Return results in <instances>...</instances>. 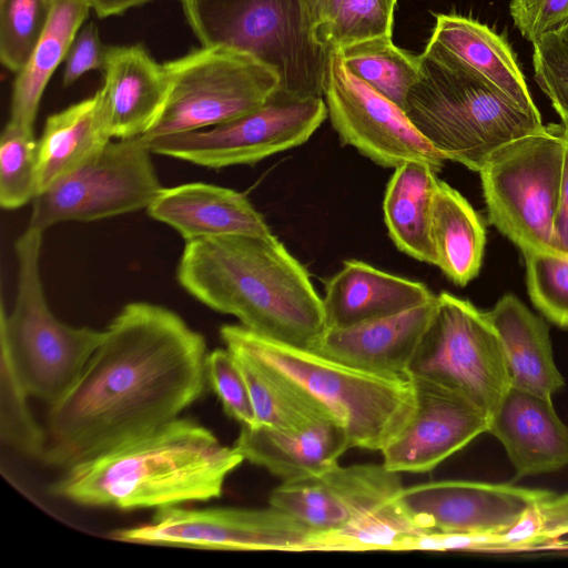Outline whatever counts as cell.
<instances>
[{"label": "cell", "instance_id": "6da1fadb", "mask_svg": "<svg viewBox=\"0 0 568 568\" xmlns=\"http://www.w3.org/2000/svg\"><path fill=\"white\" fill-rule=\"evenodd\" d=\"M204 336L175 312L123 306L71 390L49 406L42 460L62 470L179 417L207 384Z\"/></svg>", "mask_w": 568, "mask_h": 568}, {"label": "cell", "instance_id": "7a4b0ae2", "mask_svg": "<svg viewBox=\"0 0 568 568\" xmlns=\"http://www.w3.org/2000/svg\"><path fill=\"white\" fill-rule=\"evenodd\" d=\"M176 274L202 304L266 338L311 348L326 329L307 270L273 234L185 242Z\"/></svg>", "mask_w": 568, "mask_h": 568}, {"label": "cell", "instance_id": "3957f363", "mask_svg": "<svg viewBox=\"0 0 568 568\" xmlns=\"http://www.w3.org/2000/svg\"><path fill=\"white\" fill-rule=\"evenodd\" d=\"M243 460L209 428L179 417L63 469L49 491L88 507L159 510L219 498Z\"/></svg>", "mask_w": 568, "mask_h": 568}, {"label": "cell", "instance_id": "277c9868", "mask_svg": "<svg viewBox=\"0 0 568 568\" xmlns=\"http://www.w3.org/2000/svg\"><path fill=\"white\" fill-rule=\"evenodd\" d=\"M404 111L447 161L479 172L501 146L540 130L538 110L520 106L465 61L428 40Z\"/></svg>", "mask_w": 568, "mask_h": 568}, {"label": "cell", "instance_id": "5b68a950", "mask_svg": "<svg viewBox=\"0 0 568 568\" xmlns=\"http://www.w3.org/2000/svg\"><path fill=\"white\" fill-rule=\"evenodd\" d=\"M226 348L242 352L298 386L346 432L351 448L382 450L415 407L407 376L368 373L302 348L266 338L240 325H223Z\"/></svg>", "mask_w": 568, "mask_h": 568}, {"label": "cell", "instance_id": "8992f818", "mask_svg": "<svg viewBox=\"0 0 568 568\" xmlns=\"http://www.w3.org/2000/svg\"><path fill=\"white\" fill-rule=\"evenodd\" d=\"M42 239L28 226L14 244L17 294L9 314L1 307L0 353L30 397L51 406L75 385L104 331L68 325L51 311L40 276Z\"/></svg>", "mask_w": 568, "mask_h": 568}, {"label": "cell", "instance_id": "52a82bcc", "mask_svg": "<svg viewBox=\"0 0 568 568\" xmlns=\"http://www.w3.org/2000/svg\"><path fill=\"white\" fill-rule=\"evenodd\" d=\"M202 47L250 54L270 67L280 88L323 98L328 49L301 0H181Z\"/></svg>", "mask_w": 568, "mask_h": 568}, {"label": "cell", "instance_id": "ba28073f", "mask_svg": "<svg viewBox=\"0 0 568 568\" xmlns=\"http://www.w3.org/2000/svg\"><path fill=\"white\" fill-rule=\"evenodd\" d=\"M567 124H548L498 149L480 174L488 220L523 253L552 246Z\"/></svg>", "mask_w": 568, "mask_h": 568}, {"label": "cell", "instance_id": "9c48e42d", "mask_svg": "<svg viewBox=\"0 0 568 568\" xmlns=\"http://www.w3.org/2000/svg\"><path fill=\"white\" fill-rule=\"evenodd\" d=\"M168 98L151 139L215 126L261 106L280 87L274 70L254 57L201 47L165 62Z\"/></svg>", "mask_w": 568, "mask_h": 568}, {"label": "cell", "instance_id": "30bf717a", "mask_svg": "<svg viewBox=\"0 0 568 568\" xmlns=\"http://www.w3.org/2000/svg\"><path fill=\"white\" fill-rule=\"evenodd\" d=\"M406 375L449 388L488 414L510 377L503 342L486 312L442 292Z\"/></svg>", "mask_w": 568, "mask_h": 568}, {"label": "cell", "instance_id": "8fae6325", "mask_svg": "<svg viewBox=\"0 0 568 568\" xmlns=\"http://www.w3.org/2000/svg\"><path fill=\"white\" fill-rule=\"evenodd\" d=\"M326 116L323 98L300 97L278 87L261 106L232 121L144 139L153 154L209 169L252 165L305 143Z\"/></svg>", "mask_w": 568, "mask_h": 568}, {"label": "cell", "instance_id": "7c38bea8", "mask_svg": "<svg viewBox=\"0 0 568 568\" xmlns=\"http://www.w3.org/2000/svg\"><path fill=\"white\" fill-rule=\"evenodd\" d=\"M144 136L115 139L32 201L28 226L91 222L148 209L163 186Z\"/></svg>", "mask_w": 568, "mask_h": 568}, {"label": "cell", "instance_id": "4fadbf2b", "mask_svg": "<svg viewBox=\"0 0 568 568\" xmlns=\"http://www.w3.org/2000/svg\"><path fill=\"white\" fill-rule=\"evenodd\" d=\"M313 535L272 506L263 509L174 506L156 510L148 524L112 531V538L123 542L248 551H311Z\"/></svg>", "mask_w": 568, "mask_h": 568}, {"label": "cell", "instance_id": "5bb4252c", "mask_svg": "<svg viewBox=\"0 0 568 568\" xmlns=\"http://www.w3.org/2000/svg\"><path fill=\"white\" fill-rule=\"evenodd\" d=\"M327 115L344 144L374 163L396 168L408 161L438 173L446 161L415 129L405 111L355 77L328 49L324 85Z\"/></svg>", "mask_w": 568, "mask_h": 568}, {"label": "cell", "instance_id": "9a60e30c", "mask_svg": "<svg viewBox=\"0 0 568 568\" xmlns=\"http://www.w3.org/2000/svg\"><path fill=\"white\" fill-rule=\"evenodd\" d=\"M551 494L508 484L440 480L404 487L398 501L426 534L500 536L531 504Z\"/></svg>", "mask_w": 568, "mask_h": 568}, {"label": "cell", "instance_id": "2e32d148", "mask_svg": "<svg viewBox=\"0 0 568 568\" xmlns=\"http://www.w3.org/2000/svg\"><path fill=\"white\" fill-rule=\"evenodd\" d=\"M398 473L382 464H338L317 475L282 481L270 506L317 534L336 531L403 489Z\"/></svg>", "mask_w": 568, "mask_h": 568}, {"label": "cell", "instance_id": "e0dca14e", "mask_svg": "<svg viewBox=\"0 0 568 568\" xmlns=\"http://www.w3.org/2000/svg\"><path fill=\"white\" fill-rule=\"evenodd\" d=\"M410 379L415 390L413 413L381 453L389 470L423 474L487 433L489 416L449 388Z\"/></svg>", "mask_w": 568, "mask_h": 568}, {"label": "cell", "instance_id": "ac0fdd59", "mask_svg": "<svg viewBox=\"0 0 568 568\" xmlns=\"http://www.w3.org/2000/svg\"><path fill=\"white\" fill-rule=\"evenodd\" d=\"M436 297L395 315L326 328L310 349L368 373L404 376L433 317Z\"/></svg>", "mask_w": 568, "mask_h": 568}, {"label": "cell", "instance_id": "d6986e66", "mask_svg": "<svg viewBox=\"0 0 568 568\" xmlns=\"http://www.w3.org/2000/svg\"><path fill=\"white\" fill-rule=\"evenodd\" d=\"M102 72L98 94L109 134L112 139L144 136L166 102L164 65L141 44L111 45Z\"/></svg>", "mask_w": 568, "mask_h": 568}, {"label": "cell", "instance_id": "ffe728a7", "mask_svg": "<svg viewBox=\"0 0 568 568\" xmlns=\"http://www.w3.org/2000/svg\"><path fill=\"white\" fill-rule=\"evenodd\" d=\"M488 433L503 444L521 476L568 465V427L551 397L510 386L489 415Z\"/></svg>", "mask_w": 568, "mask_h": 568}, {"label": "cell", "instance_id": "44dd1931", "mask_svg": "<svg viewBox=\"0 0 568 568\" xmlns=\"http://www.w3.org/2000/svg\"><path fill=\"white\" fill-rule=\"evenodd\" d=\"M234 447L244 460L290 481L337 465L351 444L344 428L325 415L292 429L241 426Z\"/></svg>", "mask_w": 568, "mask_h": 568}, {"label": "cell", "instance_id": "7402d4cb", "mask_svg": "<svg viewBox=\"0 0 568 568\" xmlns=\"http://www.w3.org/2000/svg\"><path fill=\"white\" fill-rule=\"evenodd\" d=\"M146 211L185 242L225 235H272L262 214L244 194L209 183L163 187Z\"/></svg>", "mask_w": 568, "mask_h": 568}, {"label": "cell", "instance_id": "603a6c76", "mask_svg": "<svg viewBox=\"0 0 568 568\" xmlns=\"http://www.w3.org/2000/svg\"><path fill=\"white\" fill-rule=\"evenodd\" d=\"M436 295L420 282L386 273L363 261H345L325 285L326 328H343L402 313Z\"/></svg>", "mask_w": 568, "mask_h": 568}, {"label": "cell", "instance_id": "cb8c5ba5", "mask_svg": "<svg viewBox=\"0 0 568 568\" xmlns=\"http://www.w3.org/2000/svg\"><path fill=\"white\" fill-rule=\"evenodd\" d=\"M486 314L503 342L510 386L545 397L564 386L541 317L513 294H505Z\"/></svg>", "mask_w": 568, "mask_h": 568}, {"label": "cell", "instance_id": "d4e9b609", "mask_svg": "<svg viewBox=\"0 0 568 568\" xmlns=\"http://www.w3.org/2000/svg\"><path fill=\"white\" fill-rule=\"evenodd\" d=\"M111 140L98 92L48 116L38 139L39 194L85 164Z\"/></svg>", "mask_w": 568, "mask_h": 568}, {"label": "cell", "instance_id": "484cf974", "mask_svg": "<svg viewBox=\"0 0 568 568\" xmlns=\"http://www.w3.org/2000/svg\"><path fill=\"white\" fill-rule=\"evenodd\" d=\"M430 235L436 266L456 285L465 286L479 273L486 231L469 202L437 179L432 201Z\"/></svg>", "mask_w": 568, "mask_h": 568}, {"label": "cell", "instance_id": "4316f807", "mask_svg": "<svg viewBox=\"0 0 568 568\" xmlns=\"http://www.w3.org/2000/svg\"><path fill=\"white\" fill-rule=\"evenodd\" d=\"M85 0H51L45 29L12 89L10 120L33 130L40 100L52 74L90 13Z\"/></svg>", "mask_w": 568, "mask_h": 568}, {"label": "cell", "instance_id": "83f0119b", "mask_svg": "<svg viewBox=\"0 0 568 568\" xmlns=\"http://www.w3.org/2000/svg\"><path fill=\"white\" fill-rule=\"evenodd\" d=\"M429 40L473 67L520 106L537 110L509 44L487 26L458 14H437Z\"/></svg>", "mask_w": 568, "mask_h": 568}, {"label": "cell", "instance_id": "f1b7e54d", "mask_svg": "<svg viewBox=\"0 0 568 568\" xmlns=\"http://www.w3.org/2000/svg\"><path fill=\"white\" fill-rule=\"evenodd\" d=\"M436 172L418 161L395 168L383 201L388 234L403 253L417 261L436 264L430 235L432 201Z\"/></svg>", "mask_w": 568, "mask_h": 568}, {"label": "cell", "instance_id": "f546056e", "mask_svg": "<svg viewBox=\"0 0 568 568\" xmlns=\"http://www.w3.org/2000/svg\"><path fill=\"white\" fill-rule=\"evenodd\" d=\"M231 352L248 386L255 415L254 426L292 429L321 416H329L284 376L242 352Z\"/></svg>", "mask_w": 568, "mask_h": 568}, {"label": "cell", "instance_id": "4dcf8cb0", "mask_svg": "<svg viewBox=\"0 0 568 568\" xmlns=\"http://www.w3.org/2000/svg\"><path fill=\"white\" fill-rule=\"evenodd\" d=\"M336 51L355 77L404 110L407 95L419 78V55L398 48L389 36Z\"/></svg>", "mask_w": 568, "mask_h": 568}, {"label": "cell", "instance_id": "1f68e13d", "mask_svg": "<svg viewBox=\"0 0 568 568\" xmlns=\"http://www.w3.org/2000/svg\"><path fill=\"white\" fill-rule=\"evenodd\" d=\"M398 495L342 529L313 535L311 551H402L408 539L426 532L406 515Z\"/></svg>", "mask_w": 568, "mask_h": 568}, {"label": "cell", "instance_id": "d6a6232c", "mask_svg": "<svg viewBox=\"0 0 568 568\" xmlns=\"http://www.w3.org/2000/svg\"><path fill=\"white\" fill-rule=\"evenodd\" d=\"M38 194V140L33 130L9 120L0 136V204L19 209Z\"/></svg>", "mask_w": 568, "mask_h": 568}, {"label": "cell", "instance_id": "836d02e7", "mask_svg": "<svg viewBox=\"0 0 568 568\" xmlns=\"http://www.w3.org/2000/svg\"><path fill=\"white\" fill-rule=\"evenodd\" d=\"M51 0H0V60L19 73L49 20Z\"/></svg>", "mask_w": 568, "mask_h": 568}, {"label": "cell", "instance_id": "e575fe53", "mask_svg": "<svg viewBox=\"0 0 568 568\" xmlns=\"http://www.w3.org/2000/svg\"><path fill=\"white\" fill-rule=\"evenodd\" d=\"M0 375L2 443L24 456L42 459L45 447L44 427L37 424L29 407L30 395L2 355Z\"/></svg>", "mask_w": 568, "mask_h": 568}, {"label": "cell", "instance_id": "d590c367", "mask_svg": "<svg viewBox=\"0 0 568 568\" xmlns=\"http://www.w3.org/2000/svg\"><path fill=\"white\" fill-rule=\"evenodd\" d=\"M395 9L388 0H343L331 23L317 31L327 49L372 38L392 37Z\"/></svg>", "mask_w": 568, "mask_h": 568}, {"label": "cell", "instance_id": "8d00e7d4", "mask_svg": "<svg viewBox=\"0 0 568 568\" xmlns=\"http://www.w3.org/2000/svg\"><path fill=\"white\" fill-rule=\"evenodd\" d=\"M568 534V494L554 493L531 504L505 534L516 550L560 547Z\"/></svg>", "mask_w": 568, "mask_h": 568}, {"label": "cell", "instance_id": "74e56055", "mask_svg": "<svg viewBox=\"0 0 568 568\" xmlns=\"http://www.w3.org/2000/svg\"><path fill=\"white\" fill-rule=\"evenodd\" d=\"M525 261L531 302L554 324L568 328V261L546 254Z\"/></svg>", "mask_w": 568, "mask_h": 568}, {"label": "cell", "instance_id": "f35d334b", "mask_svg": "<svg viewBox=\"0 0 568 568\" xmlns=\"http://www.w3.org/2000/svg\"><path fill=\"white\" fill-rule=\"evenodd\" d=\"M535 80L568 125V24L534 43Z\"/></svg>", "mask_w": 568, "mask_h": 568}, {"label": "cell", "instance_id": "ab89813d", "mask_svg": "<svg viewBox=\"0 0 568 568\" xmlns=\"http://www.w3.org/2000/svg\"><path fill=\"white\" fill-rule=\"evenodd\" d=\"M206 376L226 415L241 426H254L255 415L248 386L234 354L229 348L209 352Z\"/></svg>", "mask_w": 568, "mask_h": 568}, {"label": "cell", "instance_id": "60d3db41", "mask_svg": "<svg viewBox=\"0 0 568 568\" xmlns=\"http://www.w3.org/2000/svg\"><path fill=\"white\" fill-rule=\"evenodd\" d=\"M509 10L515 27L532 44L568 24V0H511Z\"/></svg>", "mask_w": 568, "mask_h": 568}, {"label": "cell", "instance_id": "b9f144b4", "mask_svg": "<svg viewBox=\"0 0 568 568\" xmlns=\"http://www.w3.org/2000/svg\"><path fill=\"white\" fill-rule=\"evenodd\" d=\"M106 49L108 47L101 41L94 22L82 26L64 60L63 87L72 85L89 71H102L105 63Z\"/></svg>", "mask_w": 568, "mask_h": 568}, {"label": "cell", "instance_id": "7bdbcfd3", "mask_svg": "<svg viewBox=\"0 0 568 568\" xmlns=\"http://www.w3.org/2000/svg\"><path fill=\"white\" fill-rule=\"evenodd\" d=\"M404 550H475V551H517L505 537L456 534H423L408 539Z\"/></svg>", "mask_w": 568, "mask_h": 568}, {"label": "cell", "instance_id": "ee69618b", "mask_svg": "<svg viewBox=\"0 0 568 568\" xmlns=\"http://www.w3.org/2000/svg\"><path fill=\"white\" fill-rule=\"evenodd\" d=\"M552 246L556 257L568 261V125L559 199L554 220Z\"/></svg>", "mask_w": 568, "mask_h": 568}, {"label": "cell", "instance_id": "f6af8a7d", "mask_svg": "<svg viewBox=\"0 0 568 568\" xmlns=\"http://www.w3.org/2000/svg\"><path fill=\"white\" fill-rule=\"evenodd\" d=\"M316 32L331 23L343 0H301Z\"/></svg>", "mask_w": 568, "mask_h": 568}, {"label": "cell", "instance_id": "bcb514c9", "mask_svg": "<svg viewBox=\"0 0 568 568\" xmlns=\"http://www.w3.org/2000/svg\"><path fill=\"white\" fill-rule=\"evenodd\" d=\"M100 18L119 16L151 0H85Z\"/></svg>", "mask_w": 568, "mask_h": 568}, {"label": "cell", "instance_id": "7dc6e473", "mask_svg": "<svg viewBox=\"0 0 568 568\" xmlns=\"http://www.w3.org/2000/svg\"><path fill=\"white\" fill-rule=\"evenodd\" d=\"M390 6L395 9L397 0H388Z\"/></svg>", "mask_w": 568, "mask_h": 568}]
</instances>
